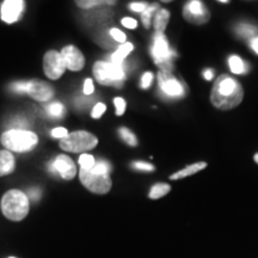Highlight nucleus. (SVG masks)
Returning a JSON list of instances; mask_svg holds the SVG:
<instances>
[{"label": "nucleus", "instance_id": "obj_21", "mask_svg": "<svg viewBox=\"0 0 258 258\" xmlns=\"http://www.w3.org/2000/svg\"><path fill=\"white\" fill-rule=\"evenodd\" d=\"M76 4L82 9H92L98 5H114L115 2H105V0H78Z\"/></svg>", "mask_w": 258, "mask_h": 258}, {"label": "nucleus", "instance_id": "obj_11", "mask_svg": "<svg viewBox=\"0 0 258 258\" xmlns=\"http://www.w3.org/2000/svg\"><path fill=\"white\" fill-rule=\"evenodd\" d=\"M60 53L64 61V64H66L67 70L78 72V71L83 70L84 66H85V57H84L82 51H80L76 46L70 44V46L63 47Z\"/></svg>", "mask_w": 258, "mask_h": 258}, {"label": "nucleus", "instance_id": "obj_28", "mask_svg": "<svg viewBox=\"0 0 258 258\" xmlns=\"http://www.w3.org/2000/svg\"><path fill=\"white\" fill-rule=\"evenodd\" d=\"M114 104L116 106V115L117 116L123 115L125 111V106H127L124 99L121 98V97H116V98L114 99Z\"/></svg>", "mask_w": 258, "mask_h": 258}, {"label": "nucleus", "instance_id": "obj_9", "mask_svg": "<svg viewBox=\"0 0 258 258\" xmlns=\"http://www.w3.org/2000/svg\"><path fill=\"white\" fill-rule=\"evenodd\" d=\"M44 74L51 80L59 79L66 71V64L60 51L49 50L43 56Z\"/></svg>", "mask_w": 258, "mask_h": 258}, {"label": "nucleus", "instance_id": "obj_27", "mask_svg": "<svg viewBox=\"0 0 258 258\" xmlns=\"http://www.w3.org/2000/svg\"><path fill=\"white\" fill-rule=\"evenodd\" d=\"M158 9V5H153V6H147V9L143 12V22L145 24V27L150 28L151 24V17H152V14L156 10Z\"/></svg>", "mask_w": 258, "mask_h": 258}, {"label": "nucleus", "instance_id": "obj_40", "mask_svg": "<svg viewBox=\"0 0 258 258\" xmlns=\"http://www.w3.org/2000/svg\"><path fill=\"white\" fill-rule=\"evenodd\" d=\"M203 77H205L206 80H212L213 77H214V73H213L212 70H206L203 72Z\"/></svg>", "mask_w": 258, "mask_h": 258}, {"label": "nucleus", "instance_id": "obj_31", "mask_svg": "<svg viewBox=\"0 0 258 258\" xmlns=\"http://www.w3.org/2000/svg\"><path fill=\"white\" fill-rule=\"evenodd\" d=\"M153 82V74L151 72H146L141 78V88L148 89Z\"/></svg>", "mask_w": 258, "mask_h": 258}, {"label": "nucleus", "instance_id": "obj_16", "mask_svg": "<svg viewBox=\"0 0 258 258\" xmlns=\"http://www.w3.org/2000/svg\"><path fill=\"white\" fill-rule=\"evenodd\" d=\"M206 167H207V164L203 163V161H200V163L192 164V165L186 166L185 169H183V170L178 171V172L173 173V175H171L170 178L172 179V180L180 179V178H185V177H189V176H191V175H195L196 172H199V171L206 169Z\"/></svg>", "mask_w": 258, "mask_h": 258}, {"label": "nucleus", "instance_id": "obj_24", "mask_svg": "<svg viewBox=\"0 0 258 258\" xmlns=\"http://www.w3.org/2000/svg\"><path fill=\"white\" fill-rule=\"evenodd\" d=\"M110 170H111V166L108 161L99 160V161H96L95 166L92 167L91 171L93 173H96V175H109Z\"/></svg>", "mask_w": 258, "mask_h": 258}, {"label": "nucleus", "instance_id": "obj_19", "mask_svg": "<svg viewBox=\"0 0 258 258\" xmlns=\"http://www.w3.org/2000/svg\"><path fill=\"white\" fill-rule=\"evenodd\" d=\"M228 66H230L231 71L234 74H243L246 72V70H247L246 64H245L244 61L237 55L231 56L230 59H228Z\"/></svg>", "mask_w": 258, "mask_h": 258}, {"label": "nucleus", "instance_id": "obj_37", "mask_svg": "<svg viewBox=\"0 0 258 258\" xmlns=\"http://www.w3.org/2000/svg\"><path fill=\"white\" fill-rule=\"evenodd\" d=\"M93 90H95V88H93L92 80L86 79L85 83H84V93H85V95H91Z\"/></svg>", "mask_w": 258, "mask_h": 258}, {"label": "nucleus", "instance_id": "obj_39", "mask_svg": "<svg viewBox=\"0 0 258 258\" xmlns=\"http://www.w3.org/2000/svg\"><path fill=\"white\" fill-rule=\"evenodd\" d=\"M250 46L253 49L254 53L258 54V37H253L252 40L250 41Z\"/></svg>", "mask_w": 258, "mask_h": 258}, {"label": "nucleus", "instance_id": "obj_26", "mask_svg": "<svg viewBox=\"0 0 258 258\" xmlns=\"http://www.w3.org/2000/svg\"><path fill=\"white\" fill-rule=\"evenodd\" d=\"M79 164L83 170H92V167L96 164V160L91 154H82L79 157Z\"/></svg>", "mask_w": 258, "mask_h": 258}, {"label": "nucleus", "instance_id": "obj_3", "mask_svg": "<svg viewBox=\"0 0 258 258\" xmlns=\"http://www.w3.org/2000/svg\"><path fill=\"white\" fill-rule=\"evenodd\" d=\"M0 143L10 152H28L38 144V138L35 133L24 129H11L5 132L0 138Z\"/></svg>", "mask_w": 258, "mask_h": 258}, {"label": "nucleus", "instance_id": "obj_5", "mask_svg": "<svg viewBox=\"0 0 258 258\" xmlns=\"http://www.w3.org/2000/svg\"><path fill=\"white\" fill-rule=\"evenodd\" d=\"M98 144V139L86 131H77L70 133L66 138L60 140V147L66 152L80 153L95 148Z\"/></svg>", "mask_w": 258, "mask_h": 258}, {"label": "nucleus", "instance_id": "obj_1", "mask_svg": "<svg viewBox=\"0 0 258 258\" xmlns=\"http://www.w3.org/2000/svg\"><path fill=\"white\" fill-rule=\"evenodd\" d=\"M243 97L244 91L240 84L227 74H222L213 86L211 101L215 108L231 110L240 104Z\"/></svg>", "mask_w": 258, "mask_h": 258}, {"label": "nucleus", "instance_id": "obj_41", "mask_svg": "<svg viewBox=\"0 0 258 258\" xmlns=\"http://www.w3.org/2000/svg\"><path fill=\"white\" fill-rule=\"evenodd\" d=\"M254 161H256V163L258 164V153L254 154Z\"/></svg>", "mask_w": 258, "mask_h": 258}, {"label": "nucleus", "instance_id": "obj_32", "mask_svg": "<svg viewBox=\"0 0 258 258\" xmlns=\"http://www.w3.org/2000/svg\"><path fill=\"white\" fill-rule=\"evenodd\" d=\"M110 35L115 41L120 42V43H125V35L118 29H111Z\"/></svg>", "mask_w": 258, "mask_h": 258}, {"label": "nucleus", "instance_id": "obj_30", "mask_svg": "<svg viewBox=\"0 0 258 258\" xmlns=\"http://www.w3.org/2000/svg\"><path fill=\"white\" fill-rule=\"evenodd\" d=\"M105 110H106L105 104H103V103H98V104H96L95 108L92 109L91 116L93 118H99L103 114H104Z\"/></svg>", "mask_w": 258, "mask_h": 258}, {"label": "nucleus", "instance_id": "obj_38", "mask_svg": "<svg viewBox=\"0 0 258 258\" xmlns=\"http://www.w3.org/2000/svg\"><path fill=\"white\" fill-rule=\"evenodd\" d=\"M28 198L29 199H32V200H35V201H36V200L40 198V190H37V189H32V190H30V191L28 192Z\"/></svg>", "mask_w": 258, "mask_h": 258}, {"label": "nucleus", "instance_id": "obj_33", "mask_svg": "<svg viewBox=\"0 0 258 258\" xmlns=\"http://www.w3.org/2000/svg\"><path fill=\"white\" fill-rule=\"evenodd\" d=\"M133 167L141 171H154V166L152 164L144 163V161H135V163H133Z\"/></svg>", "mask_w": 258, "mask_h": 258}, {"label": "nucleus", "instance_id": "obj_8", "mask_svg": "<svg viewBox=\"0 0 258 258\" xmlns=\"http://www.w3.org/2000/svg\"><path fill=\"white\" fill-rule=\"evenodd\" d=\"M158 82L161 91L171 98H180L185 95L184 84L173 76L172 72L167 71H159L158 73Z\"/></svg>", "mask_w": 258, "mask_h": 258}, {"label": "nucleus", "instance_id": "obj_36", "mask_svg": "<svg viewBox=\"0 0 258 258\" xmlns=\"http://www.w3.org/2000/svg\"><path fill=\"white\" fill-rule=\"evenodd\" d=\"M122 25H123V27H125V28H128V29H135L138 27V22L135 21L134 18L127 17V18L122 19Z\"/></svg>", "mask_w": 258, "mask_h": 258}, {"label": "nucleus", "instance_id": "obj_17", "mask_svg": "<svg viewBox=\"0 0 258 258\" xmlns=\"http://www.w3.org/2000/svg\"><path fill=\"white\" fill-rule=\"evenodd\" d=\"M170 12L167 10H159L154 17V29H156L157 34H164L166 25L169 23Z\"/></svg>", "mask_w": 258, "mask_h": 258}, {"label": "nucleus", "instance_id": "obj_10", "mask_svg": "<svg viewBox=\"0 0 258 258\" xmlns=\"http://www.w3.org/2000/svg\"><path fill=\"white\" fill-rule=\"evenodd\" d=\"M183 15H184L186 21L194 24L206 23L211 17L207 9L203 6L201 2H198V0H192V2H189L186 4L184 10H183Z\"/></svg>", "mask_w": 258, "mask_h": 258}, {"label": "nucleus", "instance_id": "obj_35", "mask_svg": "<svg viewBox=\"0 0 258 258\" xmlns=\"http://www.w3.org/2000/svg\"><path fill=\"white\" fill-rule=\"evenodd\" d=\"M129 9L135 12H144L145 10L147 9V5L145 4V3H132V4L129 5Z\"/></svg>", "mask_w": 258, "mask_h": 258}, {"label": "nucleus", "instance_id": "obj_13", "mask_svg": "<svg viewBox=\"0 0 258 258\" xmlns=\"http://www.w3.org/2000/svg\"><path fill=\"white\" fill-rule=\"evenodd\" d=\"M28 95L38 102H48L54 97V89L50 84L43 80H31L29 82Z\"/></svg>", "mask_w": 258, "mask_h": 258}, {"label": "nucleus", "instance_id": "obj_34", "mask_svg": "<svg viewBox=\"0 0 258 258\" xmlns=\"http://www.w3.org/2000/svg\"><path fill=\"white\" fill-rule=\"evenodd\" d=\"M51 135H53V138H57L61 140V139L66 138L67 135H69V131L63 127H57V128H54L53 131H51Z\"/></svg>", "mask_w": 258, "mask_h": 258}, {"label": "nucleus", "instance_id": "obj_29", "mask_svg": "<svg viewBox=\"0 0 258 258\" xmlns=\"http://www.w3.org/2000/svg\"><path fill=\"white\" fill-rule=\"evenodd\" d=\"M28 88H29V82H17L11 85V90L15 92H28Z\"/></svg>", "mask_w": 258, "mask_h": 258}, {"label": "nucleus", "instance_id": "obj_2", "mask_svg": "<svg viewBox=\"0 0 258 258\" xmlns=\"http://www.w3.org/2000/svg\"><path fill=\"white\" fill-rule=\"evenodd\" d=\"M30 211L27 194L18 189L9 190L2 199V212L11 221H21Z\"/></svg>", "mask_w": 258, "mask_h": 258}, {"label": "nucleus", "instance_id": "obj_4", "mask_svg": "<svg viewBox=\"0 0 258 258\" xmlns=\"http://www.w3.org/2000/svg\"><path fill=\"white\" fill-rule=\"evenodd\" d=\"M93 74L97 82L102 85L121 88L125 79V72L122 63L98 61L93 66Z\"/></svg>", "mask_w": 258, "mask_h": 258}, {"label": "nucleus", "instance_id": "obj_42", "mask_svg": "<svg viewBox=\"0 0 258 258\" xmlns=\"http://www.w3.org/2000/svg\"><path fill=\"white\" fill-rule=\"evenodd\" d=\"M10 258H15V257H10Z\"/></svg>", "mask_w": 258, "mask_h": 258}, {"label": "nucleus", "instance_id": "obj_12", "mask_svg": "<svg viewBox=\"0 0 258 258\" xmlns=\"http://www.w3.org/2000/svg\"><path fill=\"white\" fill-rule=\"evenodd\" d=\"M50 170H53L55 173H59L66 180L73 179L77 175L76 164L70 157L64 156V154H60L53 160V163L50 164Z\"/></svg>", "mask_w": 258, "mask_h": 258}, {"label": "nucleus", "instance_id": "obj_6", "mask_svg": "<svg viewBox=\"0 0 258 258\" xmlns=\"http://www.w3.org/2000/svg\"><path fill=\"white\" fill-rule=\"evenodd\" d=\"M151 54H152L154 62L160 67V71H167V72L172 71L173 57L176 54L170 49L169 42H167L165 35L156 34Z\"/></svg>", "mask_w": 258, "mask_h": 258}, {"label": "nucleus", "instance_id": "obj_7", "mask_svg": "<svg viewBox=\"0 0 258 258\" xmlns=\"http://www.w3.org/2000/svg\"><path fill=\"white\" fill-rule=\"evenodd\" d=\"M79 178L82 184L93 194L104 195L111 189V178L109 175H96L91 170L80 169Z\"/></svg>", "mask_w": 258, "mask_h": 258}, {"label": "nucleus", "instance_id": "obj_15", "mask_svg": "<svg viewBox=\"0 0 258 258\" xmlns=\"http://www.w3.org/2000/svg\"><path fill=\"white\" fill-rule=\"evenodd\" d=\"M15 170V157L10 151H0V177L8 176Z\"/></svg>", "mask_w": 258, "mask_h": 258}, {"label": "nucleus", "instance_id": "obj_22", "mask_svg": "<svg viewBox=\"0 0 258 258\" xmlns=\"http://www.w3.org/2000/svg\"><path fill=\"white\" fill-rule=\"evenodd\" d=\"M257 28L253 27L251 24H241L238 27L237 32L238 35L244 38H249V37H253L254 35L257 34Z\"/></svg>", "mask_w": 258, "mask_h": 258}, {"label": "nucleus", "instance_id": "obj_14", "mask_svg": "<svg viewBox=\"0 0 258 258\" xmlns=\"http://www.w3.org/2000/svg\"><path fill=\"white\" fill-rule=\"evenodd\" d=\"M24 9L22 0H6L2 5V19L8 24L17 22Z\"/></svg>", "mask_w": 258, "mask_h": 258}, {"label": "nucleus", "instance_id": "obj_25", "mask_svg": "<svg viewBox=\"0 0 258 258\" xmlns=\"http://www.w3.org/2000/svg\"><path fill=\"white\" fill-rule=\"evenodd\" d=\"M47 111H48V114H49L50 116H53V117H61V116L63 115L64 108L61 103L54 102V103H50V104L48 105Z\"/></svg>", "mask_w": 258, "mask_h": 258}, {"label": "nucleus", "instance_id": "obj_20", "mask_svg": "<svg viewBox=\"0 0 258 258\" xmlns=\"http://www.w3.org/2000/svg\"><path fill=\"white\" fill-rule=\"evenodd\" d=\"M171 186L169 184H165V183H158V184L153 185L152 189L150 191V199L152 200H158L163 196H165L167 192H170Z\"/></svg>", "mask_w": 258, "mask_h": 258}, {"label": "nucleus", "instance_id": "obj_23", "mask_svg": "<svg viewBox=\"0 0 258 258\" xmlns=\"http://www.w3.org/2000/svg\"><path fill=\"white\" fill-rule=\"evenodd\" d=\"M118 133H120L122 140H123L125 144H128L129 146H137L138 145L137 137H135V134L132 133L128 128H120Z\"/></svg>", "mask_w": 258, "mask_h": 258}, {"label": "nucleus", "instance_id": "obj_18", "mask_svg": "<svg viewBox=\"0 0 258 258\" xmlns=\"http://www.w3.org/2000/svg\"><path fill=\"white\" fill-rule=\"evenodd\" d=\"M133 44L132 43H123L122 46L118 47V49L115 51L111 55V62L114 63H122L125 57L128 56V54L133 50Z\"/></svg>", "mask_w": 258, "mask_h": 258}]
</instances>
